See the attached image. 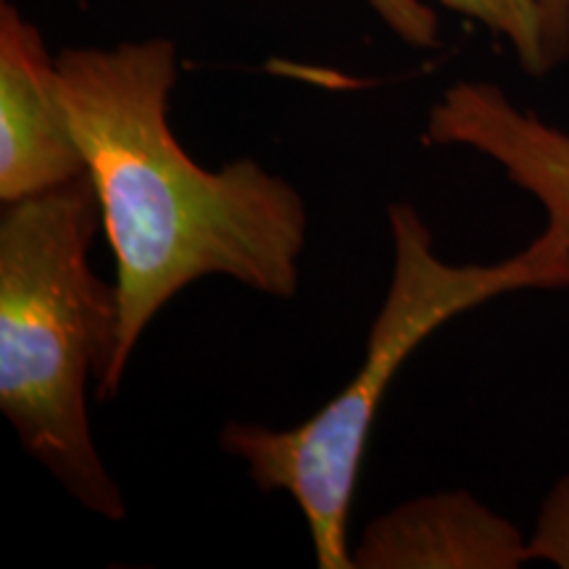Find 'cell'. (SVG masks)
Returning a JSON list of instances; mask_svg holds the SVG:
<instances>
[{
	"mask_svg": "<svg viewBox=\"0 0 569 569\" xmlns=\"http://www.w3.org/2000/svg\"><path fill=\"white\" fill-rule=\"evenodd\" d=\"M367 3L411 48L438 46V17L422 0H367ZM438 3L461 17L480 21L496 38L507 40L530 77H543L551 71L540 0H438Z\"/></svg>",
	"mask_w": 569,
	"mask_h": 569,
	"instance_id": "52a82bcc",
	"label": "cell"
},
{
	"mask_svg": "<svg viewBox=\"0 0 569 569\" xmlns=\"http://www.w3.org/2000/svg\"><path fill=\"white\" fill-rule=\"evenodd\" d=\"M353 569H517L530 538L465 490L419 496L372 519L351 551Z\"/></svg>",
	"mask_w": 569,
	"mask_h": 569,
	"instance_id": "8992f818",
	"label": "cell"
},
{
	"mask_svg": "<svg viewBox=\"0 0 569 569\" xmlns=\"http://www.w3.org/2000/svg\"><path fill=\"white\" fill-rule=\"evenodd\" d=\"M88 174L61 96L59 63L17 6L0 3V201L17 203Z\"/></svg>",
	"mask_w": 569,
	"mask_h": 569,
	"instance_id": "277c9868",
	"label": "cell"
},
{
	"mask_svg": "<svg viewBox=\"0 0 569 569\" xmlns=\"http://www.w3.org/2000/svg\"><path fill=\"white\" fill-rule=\"evenodd\" d=\"M61 96L117 259V359L101 401L122 388L148 325L203 277L290 298L309 234L303 196L256 159L206 169L169 127L180 67L167 38L56 56Z\"/></svg>",
	"mask_w": 569,
	"mask_h": 569,
	"instance_id": "6da1fadb",
	"label": "cell"
},
{
	"mask_svg": "<svg viewBox=\"0 0 569 569\" xmlns=\"http://www.w3.org/2000/svg\"><path fill=\"white\" fill-rule=\"evenodd\" d=\"M393 267L367 336L361 367L317 415L288 430L230 422L219 446L243 461L261 493H288L309 525L317 565L353 569L348 517L369 432L398 369L432 332L465 311L519 293L569 288V234L546 224L522 251L496 264H451L415 206H388Z\"/></svg>",
	"mask_w": 569,
	"mask_h": 569,
	"instance_id": "3957f363",
	"label": "cell"
},
{
	"mask_svg": "<svg viewBox=\"0 0 569 569\" xmlns=\"http://www.w3.org/2000/svg\"><path fill=\"white\" fill-rule=\"evenodd\" d=\"M530 559L569 569V478L557 482L540 509L530 536Z\"/></svg>",
	"mask_w": 569,
	"mask_h": 569,
	"instance_id": "ba28073f",
	"label": "cell"
},
{
	"mask_svg": "<svg viewBox=\"0 0 569 569\" xmlns=\"http://www.w3.org/2000/svg\"><path fill=\"white\" fill-rule=\"evenodd\" d=\"M425 140L486 156L509 182L536 198L546 224L569 234V132L517 109L501 88L461 80L427 117Z\"/></svg>",
	"mask_w": 569,
	"mask_h": 569,
	"instance_id": "5b68a950",
	"label": "cell"
},
{
	"mask_svg": "<svg viewBox=\"0 0 569 569\" xmlns=\"http://www.w3.org/2000/svg\"><path fill=\"white\" fill-rule=\"evenodd\" d=\"M103 230L90 174L6 203L0 217V411L21 446L92 515L119 522L124 493L92 438L88 390L109 382L122 303L90 267Z\"/></svg>",
	"mask_w": 569,
	"mask_h": 569,
	"instance_id": "7a4b0ae2",
	"label": "cell"
},
{
	"mask_svg": "<svg viewBox=\"0 0 569 569\" xmlns=\"http://www.w3.org/2000/svg\"><path fill=\"white\" fill-rule=\"evenodd\" d=\"M540 11H543L546 53L553 69L569 56V0H540Z\"/></svg>",
	"mask_w": 569,
	"mask_h": 569,
	"instance_id": "9c48e42d",
	"label": "cell"
}]
</instances>
